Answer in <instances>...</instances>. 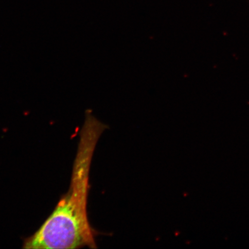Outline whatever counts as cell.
<instances>
[{"mask_svg": "<svg viewBox=\"0 0 249 249\" xmlns=\"http://www.w3.org/2000/svg\"><path fill=\"white\" fill-rule=\"evenodd\" d=\"M107 127L91 111L86 112L69 191L38 231L25 241L24 249L97 248L87 213L89 173L96 145Z\"/></svg>", "mask_w": 249, "mask_h": 249, "instance_id": "obj_1", "label": "cell"}]
</instances>
